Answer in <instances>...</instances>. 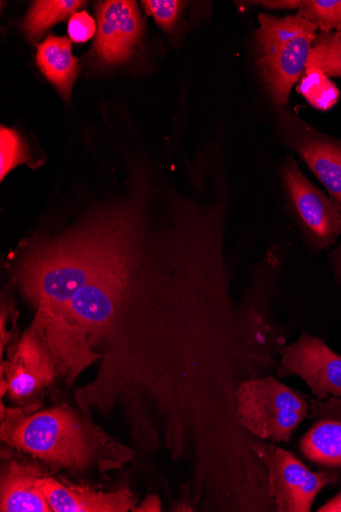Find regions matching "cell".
<instances>
[{
    "instance_id": "cell-1",
    "label": "cell",
    "mask_w": 341,
    "mask_h": 512,
    "mask_svg": "<svg viewBox=\"0 0 341 512\" xmlns=\"http://www.w3.org/2000/svg\"><path fill=\"white\" fill-rule=\"evenodd\" d=\"M3 440L71 471L86 470L97 462L113 465L123 455L114 441L67 407L44 410L4 425Z\"/></svg>"
},
{
    "instance_id": "cell-2",
    "label": "cell",
    "mask_w": 341,
    "mask_h": 512,
    "mask_svg": "<svg viewBox=\"0 0 341 512\" xmlns=\"http://www.w3.org/2000/svg\"><path fill=\"white\" fill-rule=\"evenodd\" d=\"M318 28L301 14L259 16L256 60L276 107H284L292 87L306 71Z\"/></svg>"
},
{
    "instance_id": "cell-3",
    "label": "cell",
    "mask_w": 341,
    "mask_h": 512,
    "mask_svg": "<svg viewBox=\"0 0 341 512\" xmlns=\"http://www.w3.org/2000/svg\"><path fill=\"white\" fill-rule=\"evenodd\" d=\"M235 396L236 423L258 439L274 444L288 443L309 416L310 397L278 378L242 382Z\"/></svg>"
},
{
    "instance_id": "cell-4",
    "label": "cell",
    "mask_w": 341,
    "mask_h": 512,
    "mask_svg": "<svg viewBox=\"0 0 341 512\" xmlns=\"http://www.w3.org/2000/svg\"><path fill=\"white\" fill-rule=\"evenodd\" d=\"M268 472L271 495L279 512H310L321 491L338 480L323 471L313 472L294 453L263 441L253 446Z\"/></svg>"
},
{
    "instance_id": "cell-5",
    "label": "cell",
    "mask_w": 341,
    "mask_h": 512,
    "mask_svg": "<svg viewBox=\"0 0 341 512\" xmlns=\"http://www.w3.org/2000/svg\"><path fill=\"white\" fill-rule=\"evenodd\" d=\"M281 179L289 206L307 240L317 249L341 236V206L315 186L292 158H286Z\"/></svg>"
},
{
    "instance_id": "cell-6",
    "label": "cell",
    "mask_w": 341,
    "mask_h": 512,
    "mask_svg": "<svg viewBox=\"0 0 341 512\" xmlns=\"http://www.w3.org/2000/svg\"><path fill=\"white\" fill-rule=\"evenodd\" d=\"M279 380L301 378L317 400L341 398V355L323 340L303 331L295 342L279 350Z\"/></svg>"
},
{
    "instance_id": "cell-7",
    "label": "cell",
    "mask_w": 341,
    "mask_h": 512,
    "mask_svg": "<svg viewBox=\"0 0 341 512\" xmlns=\"http://www.w3.org/2000/svg\"><path fill=\"white\" fill-rule=\"evenodd\" d=\"M283 142L295 151L341 206V142L329 138L290 112H282Z\"/></svg>"
},
{
    "instance_id": "cell-8",
    "label": "cell",
    "mask_w": 341,
    "mask_h": 512,
    "mask_svg": "<svg viewBox=\"0 0 341 512\" xmlns=\"http://www.w3.org/2000/svg\"><path fill=\"white\" fill-rule=\"evenodd\" d=\"M93 54L104 66L131 58L142 37V18L133 0H107L97 4Z\"/></svg>"
},
{
    "instance_id": "cell-9",
    "label": "cell",
    "mask_w": 341,
    "mask_h": 512,
    "mask_svg": "<svg viewBox=\"0 0 341 512\" xmlns=\"http://www.w3.org/2000/svg\"><path fill=\"white\" fill-rule=\"evenodd\" d=\"M6 367L10 397L24 401L38 395L55 381L59 367L36 332L30 329L15 347Z\"/></svg>"
},
{
    "instance_id": "cell-10",
    "label": "cell",
    "mask_w": 341,
    "mask_h": 512,
    "mask_svg": "<svg viewBox=\"0 0 341 512\" xmlns=\"http://www.w3.org/2000/svg\"><path fill=\"white\" fill-rule=\"evenodd\" d=\"M311 426L300 441V451L319 471L341 484V398H310Z\"/></svg>"
},
{
    "instance_id": "cell-11",
    "label": "cell",
    "mask_w": 341,
    "mask_h": 512,
    "mask_svg": "<svg viewBox=\"0 0 341 512\" xmlns=\"http://www.w3.org/2000/svg\"><path fill=\"white\" fill-rule=\"evenodd\" d=\"M39 485L56 512H126L135 504V496L129 489L106 493L87 487H67L43 477Z\"/></svg>"
},
{
    "instance_id": "cell-12",
    "label": "cell",
    "mask_w": 341,
    "mask_h": 512,
    "mask_svg": "<svg viewBox=\"0 0 341 512\" xmlns=\"http://www.w3.org/2000/svg\"><path fill=\"white\" fill-rule=\"evenodd\" d=\"M39 470L33 465L13 462L9 465L2 482L3 512H51L53 511L42 492Z\"/></svg>"
},
{
    "instance_id": "cell-13",
    "label": "cell",
    "mask_w": 341,
    "mask_h": 512,
    "mask_svg": "<svg viewBox=\"0 0 341 512\" xmlns=\"http://www.w3.org/2000/svg\"><path fill=\"white\" fill-rule=\"evenodd\" d=\"M36 62L45 78L69 101L80 72L79 60L73 55L70 39L47 36L37 46Z\"/></svg>"
},
{
    "instance_id": "cell-14",
    "label": "cell",
    "mask_w": 341,
    "mask_h": 512,
    "mask_svg": "<svg viewBox=\"0 0 341 512\" xmlns=\"http://www.w3.org/2000/svg\"><path fill=\"white\" fill-rule=\"evenodd\" d=\"M86 5L80 0H38L34 2L24 19L23 30L36 43L56 24L71 18Z\"/></svg>"
},
{
    "instance_id": "cell-15",
    "label": "cell",
    "mask_w": 341,
    "mask_h": 512,
    "mask_svg": "<svg viewBox=\"0 0 341 512\" xmlns=\"http://www.w3.org/2000/svg\"><path fill=\"white\" fill-rule=\"evenodd\" d=\"M306 70H318L327 77H341V32H320L314 41Z\"/></svg>"
},
{
    "instance_id": "cell-16",
    "label": "cell",
    "mask_w": 341,
    "mask_h": 512,
    "mask_svg": "<svg viewBox=\"0 0 341 512\" xmlns=\"http://www.w3.org/2000/svg\"><path fill=\"white\" fill-rule=\"evenodd\" d=\"M301 95L314 108L327 111L338 101L339 91L334 83L318 70H306L299 85Z\"/></svg>"
},
{
    "instance_id": "cell-17",
    "label": "cell",
    "mask_w": 341,
    "mask_h": 512,
    "mask_svg": "<svg viewBox=\"0 0 341 512\" xmlns=\"http://www.w3.org/2000/svg\"><path fill=\"white\" fill-rule=\"evenodd\" d=\"M299 14L321 32H341V0H303Z\"/></svg>"
},
{
    "instance_id": "cell-18",
    "label": "cell",
    "mask_w": 341,
    "mask_h": 512,
    "mask_svg": "<svg viewBox=\"0 0 341 512\" xmlns=\"http://www.w3.org/2000/svg\"><path fill=\"white\" fill-rule=\"evenodd\" d=\"M0 175L2 180L18 165L28 160L27 150L18 132L14 129L2 126V132H0Z\"/></svg>"
},
{
    "instance_id": "cell-19",
    "label": "cell",
    "mask_w": 341,
    "mask_h": 512,
    "mask_svg": "<svg viewBox=\"0 0 341 512\" xmlns=\"http://www.w3.org/2000/svg\"><path fill=\"white\" fill-rule=\"evenodd\" d=\"M146 13L151 15L156 23L165 31L172 32L185 6L178 0H144L141 3Z\"/></svg>"
},
{
    "instance_id": "cell-20",
    "label": "cell",
    "mask_w": 341,
    "mask_h": 512,
    "mask_svg": "<svg viewBox=\"0 0 341 512\" xmlns=\"http://www.w3.org/2000/svg\"><path fill=\"white\" fill-rule=\"evenodd\" d=\"M93 18L86 12L74 14L68 24V34L75 43H84L92 38L96 31Z\"/></svg>"
},
{
    "instance_id": "cell-21",
    "label": "cell",
    "mask_w": 341,
    "mask_h": 512,
    "mask_svg": "<svg viewBox=\"0 0 341 512\" xmlns=\"http://www.w3.org/2000/svg\"><path fill=\"white\" fill-rule=\"evenodd\" d=\"M302 3L303 0H275V2L268 0V2H258L257 4L269 9L299 11Z\"/></svg>"
},
{
    "instance_id": "cell-22",
    "label": "cell",
    "mask_w": 341,
    "mask_h": 512,
    "mask_svg": "<svg viewBox=\"0 0 341 512\" xmlns=\"http://www.w3.org/2000/svg\"><path fill=\"white\" fill-rule=\"evenodd\" d=\"M318 512H341V491L320 506Z\"/></svg>"
},
{
    "instance_id": "cell-23",
    "label": "cell",
    "mask_w": 341,
    "mask_h": 512,
    "mask_svg": "<svg viewBox=\"0 0 341 512\" xmlns=\"http://www.w3.org/2000/svg\"><path fill=\"white\" fill-rule=\"evenodd\" d=\"M162 510L161 501L157 496H150L146 499L140 507L136 508V511H146V512H159Z\"/></svg>"
},
{
    "instance_id": "cell-24",
    "label": "cell",
    "mask_w": 341,
    "mask_h": 512,
    "mask_svg": "<svg viewBox=\"0 0 341 512\" xmlns=\"http://www.w3.org/2000/svg\"><path fill=\"white\" fill-rule=\"evenodd\" d=\"M331 257L334 273L337 277V281L341 284V244L335 250Z\"/></svg>"
}]
</instances>
